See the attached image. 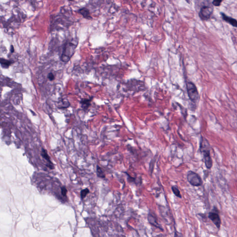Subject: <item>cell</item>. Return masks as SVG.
I'll list each match as a JSON object with an SVG mask.
<instances>
[{"mask_svg": "<svg viewBox=\"0 0 237 237\" xmlns=\"http://www.w3.org/2000/svg\"><path fill=\"white\" fill-rule=\"evenodd\" d=\"M78 44V40L77 38H73L66 41L60 56L61 61L64 63H67L70 60L75 52Z\"/></svg>", "mask_w": 237, "mask_h": 237, "instance_id": "1", "label": "cell"}, {"mask_svg": "<svg viewBox=\"0 0 237 237\" xmlns=\"http://www.w3.org/2000/svg\"><path fill=\"white\" fill-rule=\"evenodd\" d=\"M200 150L203 156L206 166L207 169H211L213 166V161L210 155V145L208 141L202 137L201 138Z\"/></svg>", "mask_w": 237, "mask_h": 237, "instance_id": "2", "label": "cell"}, {"mask_svg": "<svg viewBox=\"0 0 237 237\" xmlns=\"http://www.w3.org/2000/svg\"><path fill=\"white\" fill-rule=\"evenodd\" d=\"M187 177L188 183L193 186L198 187L202 185V178L199 175L192 170L188 172Z\"/></svg>", "mask_w": 237, "mask_h": 237, "instance_id": "3", "label": "cell"}, {"mask_svg": "<svg viewBox=\"0 0 237 237\" xmlns=\"http://www.w3.org/2000/svg\"><path fill=\"white\" fill-rule=\"evenodd\" d=\"M187 89L188 96L190 100L194 102H196L199 98V93L195 85L191 82H188Z\"/></svg>", "mask_w": 237, "mask_h": 237, "instance_id": "4", "label": "cell"}, {"mask_svg": "<svg viewBox=\"0 0 237 237\" xmlns=\"http://www.w3.org/2000/svg\"><path fill=\"white\" fill-rule=\"evenodd\" d=\"M213 7L210 6H204L201 7L199 13L200 18L202 20L209 19L213 13Z\"/></svg>", "mask_w": 237, "mask_h": 237, "instance_id": "5", "label": "cell"}, {"mask_svg": "<svg viewBox=\"0 0 237 237\" xmlns=\"http://www.w3.org/2000/svg\"><path fill=\"white\" fill-rule=\"evenodd\" d=\"M214 211H212L209 213L208 218L211 220L214 224L216 225L218 229H220L221 225V218L218 211H215V209H214Z\"/></svg>", "mask_w": 237, "mask_h": 237, "instance_id": "6", "label": "cell"}, {"mask_svg": "<svg viewBox=\"0 0 237 237\" xmlns=\"http://www.w3.org/2000/svg\"><path fill=\"white\" fill-rule=\"evenodd\" d=\"M41 155L42 156L43 158L45 159V160H46V161L48 163V166L51 169H54V165L51 160V158H50L48 154L47 150L45 149L42 148V150H41Z\"/></svg>", "mask_w": 237, "mask_h": 237, "instance_id": "7", "label": "cell"}, {"mask_svg": "<svg viewBox=\"0 0 237 237\" xmlns=\"http://www.w3.org/2000/svg\"><path fill=\"white\" fill-rule=\"evenodd\" d=\"M221 14L222 18L225 21L229 23L233 26L237 27V21L236 20L233 19L232 17L227 16V15H226L225 14L223 13H221Z\"/></svg>", "mask_w": 237, "mask_h": 237, "instance_id": "8", "label": "cell"}, {"mask_svg": "<svg viewBox=\"0 0 237 237\" xmlns=\"http://www.w3.org/2000/svg\"><path fill=\"white\" fill-rule=\"evenodd\" d=\"M148 221L150 224L151 225L154 226L155 227L159 228L160 229L163 230V229L161 228L160 225L158 223H157V219L155 218L154 216L153 215L151 214H149L148 215Z\"/></svg>", "mask_w": 237, "mask_h": 237, "instance_id": "9", "label": "cell"}, {"mask_svg": "<svg viewBox=\"0 0 237 237\" xmlns=\"http://www.w3.org/2000/svg\"><path fill=\"white\" fill-rule=\"evenodd\" d=\"M78 12L80 14H82V16L85 19H90L92 18L90 16L89 10L86 7H82L80 8L79 10H78Z\"/></svg>", "mask_w": 237, "mask_h": 237, "instance_id": "10", "label": "cell"}, {"mask_svg": "<svg viewBox=\"0 0 237 237\" xmlns=\"http://www.w3.org/2000/svg\"><path fill=\"white\" fill-rule=\"evenodd\" d=\"M92 98L90 99H82L80 101V103L82 105V108L83 109H87L90 106Z\"/></svg>", "mask_w": 237, "mask_h": 237, "instance_id": "11", "label": "cell"}, {"mask_svg": "<svg viewBox=\"0 0 237 237\" xmlns=\"http://www.w3.org/2000/svg\"><path fill=\"white\" fill-rule=\"evenodd\" d=\"M1 65L2 67L4 69H7L10 67V66L12 64L13 62L7 60L5 59L1 58Z\"/></svg>", "mask_w": 237, "mask_h": 237, "instance_id": "12", "label": "cell"}, {"mask_svg": "<svg viewBox=\"0 0 237 237\" xmlns=\"http://www.w3.org/2000/svg\"><path fill=\"white\" fill-rule=\"evenodd\" d=\"M96 174H97V176L99 178H105L106 175H105L104 172L101 167L99 166L98 165H97L96 167Z\"/></svg>", "mask_w": 237, "mask_h": 237, "instance_id": "13", "label": "cell"}, {"mask_svg": "<svg viewBox=\"0 0 237 237\" xmlns=\"http://www.w3.org/2000/svg\"><path fill=\"white\" fill-rule=\"evenodd\" d=\"M172 192L174 193V195H175L176 196L178 197V198H182V195H181L180 191L178 188L176 186H172Z\"/></svg>", "mask_w": 237, "mask_h": 237, "instance_id": "14", "label": "cell"}, {"mask_svg": "<svg viewBox=\"0 0 237 237\" xmlns=\"http://www.w3.org/2000/svg\"><path fill=\"white\" fill-rule=\"evenodd\" d=\"M89 192V190L88 188H85L84 189H82L81 191V197L82 199H83L86 196Z\"/></svg>", "mask_w": 237, "mask_h": 237, "instance_id": "15", "label": "cell"}, {"mask_svg": "<svg viewBox=\"0 0 237 237\" xmlns=\"http://www.w3.org/2000/svg\"><path fill=\"white\" fill-rule=\"evenodd\" d=\"M47 78L50 81H54L55 79V75L53 74V73H52V72H50L48 74V75H47Z\"/></svg>", "mask_w": 237, "mask_h": 237, "instance_id": "16", "label": "cell"}, {"mask_svg": "<svg viewBox=\"0 0 237 237\" xmlns=\"http://www.w3.org/2000/svg\"><path fill=\"white\" fill-rule=\"evenodd\" d=\"M61 192L62 195H63V196H66L67 190L66 188L64 186H63V187H62L61 188Z\"/></svg>", "mask_w": 237, "mask_h": 237, "instance_id": "17", "label": "cell"}, {"mask_svg": "<svg viewBox=\"0 0 237 237\" xmlns=\"http://www.w3.org/2000/svg\"><path fill=\"white\" fill-rule=\"evenodd\" d=\"M222 2V1H219V0H215V1H214L213 2V4L215 6H216V7H218L219 6H220L221 5V3Z\"/></svg>", "mask_w": 237, "mask_h": 237, "instance_id": "18", "label": "cell"}, {"mask_svg": "<svg viewBox=\"0 0 237 237\" xmlns=\"http://www.w3.org/2000/svg\"><path fill=\"white\" fill-rule=\"evenodd\" d=\"M174 237H183V236L181 233L178 232L176 230H175V234H174Z\"/></svg>", "mask_w": 237, "mask_h": 237, "instance_id": "19", "label": "cell"}, {"mask_svg": "<svg viewBox=\"0 0 237 237\" xmlns=\"http://www.w3.org/2000/svg\"><path fill=\"white\" fill-rule=\"evenodd\" d=\"M10 52H11V53H14V46H13V45H11V46H10Z\"/></svg>", "mask_w": 237, "mask_h": 237, "instance_id": "20", "label": "cell"}]
</instances>
